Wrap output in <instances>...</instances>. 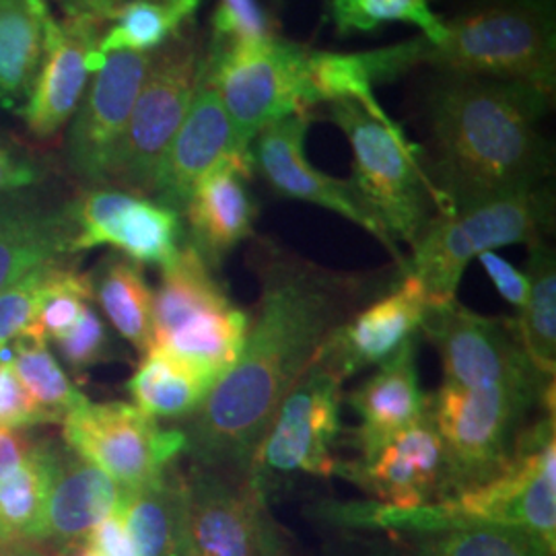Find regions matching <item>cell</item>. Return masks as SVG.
Returning a JSON list of instances; mask_svg holds the SVG:
<instances>
[{"mask_svg":"<svg viewBox=\"0 0 556 556\" xmlns=\"http://www.w3.org/2000/svg\"><path fill=\"white\" fill-rule=\"evenodd\" d=\"M252 266L260 298L243 349L184 429L199 468L252 470L280 402L378 287L369 275L330 270L266 238L254 243Z\"/></svg>","mask_w":556,"mask_h":556,"instance_id":"cell-1","label":"cell"},{"mask_svg":"<svg viewBox=\"0 0 556 556\" xmlns=\"http://www.w3.org/2000/svg\"><path fill=\"white\" fill-rule=\"evenodd\" d=\"M553 98L517 80L439 73L425 96V167L443 213L546 186L553 149L542 122Z\"/></svg>","mask_w":556,"mask_h":556,"instance_id":"cell-2","label":"cell"},{"mask_svg":"<svg viewBox=\"0 0 556 556\" xmlns=\"http://www.w3.org/2000/svg\"><path fill=\"white\" fill-rule=\"evenodd\" d=\"M319 517L338 526L378 528L404 536L472 526H509L530 530L556 548L555 408L523 431L509 464L482 484L417 507L330 501L319 507Z\"/></svg>","mask_w":556,"mask_h":556,"instance_id":"cell-3","label":"cell"},{"mask_svg":"<svg viewBox=\"0 0 556 556\" xmlns=\"http://www.w3.org/2000/svg\"><path fill=\"white\" fill-rule=\"evenodd\" d=\"M420 41V64L438 73L517 80L555 96V0H477L445 21L443 40Z\"/></svg>","mask_w":556,"mask_h":556,"instance_id":"cell-4","label":"cell"},{"mask_svg":"<svg viewBox=\"0 0 556 556\" xmlns=\"http://www.w3.org/2000/svg\"><path fill=\"white\" fill-rule=\"evenodd\" d=\"M328 118L353 149V179L358 197L381 229L415 245L427 225L443 213V202L425 167V151L406 139L386 110H365L357 101L328 103Z\"/></svg>","mask_w":556,"mask_h":556,"instance_id":"cell-5","label":"cell"},{"mask_svg":"<svg viewBox=\"0 0 556 556\" xmlns=\"http://www.w3.org/2000/svg\"><path fill=\"white\" fill-rule=\"evenodd\" d=\"M538 406H555V383L459 386L443 379L427 394V415L445 452L443 497L497 477Z\"/></svg>","mask_w":556,"mask_h":556,"instance_id":"cell-6","label":"cell"},{"mask_svg":"<svg viewBox=\"0 0 556 556\" xmlns=\"http://www.w3.org/2000/svg\"><path fill=\"white\" fill-rule=\"evenodd\" d=\"M555 225L548 186L439 213L406 258L402 275L417 278L433 307L456 301L466 268L484 252L544 241Z\"/></svg>","mask_w":556,"mask_h":556,"instance_id":"cell-7","label":"cell"},{"mask_svg":"<svg viewBox=\"0 0 556 556\" xmlns=\"http://www.w3.org/2000/svg\"><path fill=\"white\" fill-rule=\"evenodd\" d=\"M250 316L188 243L153 291V346L223 378L243 349Z\"/></svg>","mask_w":556,"mask_h":556,"instance_id":"cell-8","label":"cell"},{"mask_svg":"<svg viewBox=\"0 0 556 556\" xmlns=\"http://www.w3.org/2000/svg\"><path fill=\"white\" fill-rule=\"evenodd\" d=\"M206 46L194 21L153 52L103 188L151 197L161 160L199 89Z\"/></svg>","mask_w":556,"mask_h":556,"instance_id":"cell-9","label":"cell"},{"mask_svg":"<svg viewBox=\"0 0 556 556\" xmlns=\"http://www.w3.org/2000/svg\"><path fill=\"white\" fill-rule=\"evenodd\" d=\"M309 54L305 46L273 36L268 40L208 52L204 75L219 93L241 151L278 119L307 116Z\"/></svg>","mask_w":556,"mask_h":556,"instance_id":"cell-10","label":"cell"},{"mask_svg":"<svg viewBox=\"0 0 556 556\" xmlns=\"http://www.w3.org/2000/svg\"><path fill=\"white\" fill-rule=\"evenodd\" d=\"M181 556H289L258 478L192 468Z\"/></svg>","mask_w":556,"mask_h":556,"instance_id":"cell-11","label":"cell"},{"mask_svg":"<svg viewBox=\"0 0 556 556\" xmlns=\"http://www.w3.org/2000/svg\"><path fill=\"white\" fill-rule=\"evenodd\" d=\"M62 425L66 445L124 491L157 484L186 452L181 429H161L157 418L126 402H85Z\"/></svg>","mask_w":556,"mask_h":556,"instance_id":"cell-12","label":"cell"},{"mask_svg":"<svg viewBox=\"0 0 556 556\" xmlns=\"http://www.w3.org/2000/svg\"><path fill=\"white\" fill-rule=\"evenodd\" d=\"M342 381L319 363H312L278 406L260 441L250 475L266 486L270 475L334 477V443L340 422Z\"/></svg>","mask_w":556,"mask_h":556,"instance_id":"cell-13","label":"cell"},{"mask_svg":"<svg viewBox=\"0 0 556 556\" xmlns=\"http://www.w3.org/2000/svg\"><path fill=\"white\" fill-rule=\"evenodd\" d=\"M435 344L443 379L459 386L553 383L526 355L516 319L489 318L452 301L433 307L420 328Z\"/></svg>","mask_w":556,"mask_h":556,"instance_id":"cell-14","label":"cell"},{"mask_svg":"<svg viewBox=\"0 0 556 556\" xmlns=\"http://www.w3.org/2000/svg\"><path fill=\"white\" fill-rule=\"evenodd\" d=\"M71 254L110 245L137 264L167 268L184 245L181 215L149 197L91 188L68 206Z\"/></svg>","mask_w":556,"mask_h":556,"instance_id":"cell-15","label":"cell"},{"mask_svg":"<svg viewBox=\"0 0 556 556\" xmlns=\"http://www.w3.org/2000/svg\"><path fill=\"white\" fill-rule=\"evenodd\" d=\"M153 52L103 54L68 132V165L83 181L103 188L132 114Z\"/></svg>","mask_w":556,"mask_h":556,"instance_id":"cell-16","label":"cell"},{"mask_svg":"<svg viewBox=\"0 0 556 556\" xmlns=\"http://www.w3.org/2000/svg\"><path fill=\"white\" fill-rule=\"evenodd\" d=\"M91 17L56 21L48 13L43 23V59L31 93L20 108L27 132L38 140H54L79 110L89 79L98 71L101 29Z\"/></svg>","mask_w":556,"mask_h":556,"instance_id":"cell-17","label":"cell"},{"mask_svg":"<svg viewBox=\"0 0 556 556\" xmlns=\"http://www.w3.org/2000/svg\"><path fill=\"white\" fill-rule=\"evenodd\" d=\"M309 119L303 114L278 119L266 126L252 142V160L270 188L282 199L309 202L328 208L365 229L369 236L396 260L397 268H404L406 258L396 243L381 229L378 220L367 211L355 186L344 179L332 178L316 169L305 157V135Z\"/></svg>","mask_w":556,"mask_h":556,"instance_id":"cell-18","label":"cell"},{"mask_svg":"<svg viewBox=\"0 0 556 556\" xmlns=\"http://www.w3.org/2000/svg\"><path fill=\"white\" fill-rule=\"evenodd\" d=\"M431 309L433 303L417 278L400 273L396 285L361 305L326 338L314 361L344 383V379L381 365L417 338Z\"/></svg>","mask_w":556,"mask_h":556,"instance_id":"cell-19","label":"cell"},{"mask_svg":"<svg viewBox=\"0 0 556 556\" xmlns=\"http://www.w3.org/2000/svg\"><path fill=\"white\" fill-rule=\"evenodd\" d=\"M337 477L394 507L438 501L443 497L445 452L433 420L425 415L367 459L338 462Z\"/></svg>","mask_w":556,"mask_h":556,"instance_id":"cell-20","label":"cell"},{"mask_svg":"<svg viewBox=\"0 0 556 556\" xmlns=\"http://www.w3.org/2000/svg\"><path fill=\"white\" fill-rule=\"evenodd\" d=\"M254 169L252 151L227 155L199 179L184 206L181 215L188 223L186 243L215 273L223 260L254 236L258 215L256 200L250 192Z\"/></svg>","mask_w":556,"mask_h":556,"instance_id":"cell-21","label":"cell"},{"mask_svg":"<svg viewBox=\"0 0 556 556\" xmlns=\"http://www.w3.org/2000/svg\"><path fill=\"white\" fill-rule=\"evenodd\" d=\"M231 153L248 151L239 149L219 93L202 68L190 110L161 160L151 199L181 215L199 179Z\"/></svg>","mask_w":556,"mask_h":556,"instance_id":"cell-22","label":"cell"},{"mask_svg":"<svg viewBox=\"0 0 556 556\" xmlns=\"http://www.w3.org/2000/svg\"><path fill=\"white\" fill-rule=\"evenodd\" d=\"M349 406L357 413L353 443L367 459L379 447L427 415V394L420 390L417 367V338L378 365V371L355 388Z\"/></svg>","mask_w":556,"mask_h":556,"instance_id":"cell-23","label":"cell"},{"mask_svg":"<svg viewBox=\"0 0 556 556\" xmlns=\"http://www.w3.org/2000/svg\"><path fill=\"white\" fill-rule=\"evenodd\" d=\"M119 501L122 486L116 480L71 447H59L43 517V540L56 542L64 551L77 548L93 528L118 511Z\"/></svg>","mask_w":556,"mask_h":556,"instance_id":"cell-24","label":"cell"},{"mask_svg":"<svg viewBox=\"0 0 556 556\" xmlns=\"http://www.w3.org/2000/svg\"><path fill=\"white\" fill-rule=\"evenodd\" d=\"M420 64V36L357 54L314 52L307 64L312 108L318 103L357 101L365 110H381L376 85L390 83Z\"/></svg>","mask_w":556,"mask_h":556,"instance_id":"cell-25","label":"cell"},{"mask_svg":"<svg viewBox=\"0 0 556 556\" xmlns=\"http://www.w3.org/2000/svg\"><path fill=\"white\" fill-rule=\"evenodd\" d=\"M68 206L43 208L23 200H0V293L36 268L71 254Z\"/></svg>","mask_w":556,"mask_h":556,"instance_id":"cell-26","label":"cell"},{"mask_svg":"<svg viewBox=\"0 0 556 556\" xmlns=\"http://www.w3.org/2000/svg\"><path fill=\"white\" fill-rule=\"evenodd\" d=\"M217 383L213 374L153 346L128 379V392L149 417L190 418Z\"/></svg>","mask_w":556,"mask_h":556,"instance_id":"cell-27","label":"cell"},{"mask_svg":"<svg viewBox=\"0 0 556 556\" xmlns=\"http://www.w3.org/2000/svg\"><path fill=\"white\" fill-rule=\"evenodd\" d=\"M119 517L139 556H181L186 530V478L167 472L157 484L122 489Z\"/></svg>","mask_w":556,"mask_h":556,"instance_id":"cell-28","label":"cell"},{"mask_svg":"<svg viewBox=\"0 0 556 556\" xmlns=\"http://www.w3.org/2000/svg\"><path fill=\"white\" fill-rule=\"evenodd\" d=\"M59 447L34 443L11 472L0 477V546L43 540V517Z\"/></svg>","mask_w":556,"mask_h":556,"instance_id":"cell-29","label":"cell"},{"mask_svg":"<svg viewBox=\"0 0 556 556\" xmlns=\"http://www.w3.org/2000/svg\"><path fill=\"white\" fill-rule=\"evenodd\" d=\"M46 0H0V108H21L43 59Z\"/></svg>","mask_w":556,"mask_h":556,"instance_id":"cell-30","label":"cell"},{"mask_svg":"<svg viewBox=\"0 0 556 556\" xmlns=\"http://www.w3.org/2000/svg\"><path fill=\"white\" fill-rule=\"evenodd\" d=\"M91 285L101 312L119 337L140 355L149 353L153 349V289L140 264L122 254H110L91 275Z\"/></svg>","mask_w":556,"mask_h":556,"instance_id":"cell-31","label":"cell"},{"mask_svg":"<svg viewBox=\"0 0 556 556\" xmlns=\"http://www.w3.org/2000/svg\"><path fill=\"white\" fill-rule=\"evenodd\" d=\"M526 277L530 289L516 318L517 334L538 371L548 379H555L556 260L546 239L530 245Z\"/></svg>","mask_w":556,"mask_h":556,"instance_id":"cell-32","label":"cell"},{"mask_svg":"<svg viewBox=\"0 0 556 556\" xmlns=\"http://www.w3.org/2000/svg\"><path fill=\"white\" fill-rule=\"evenodd\" d=\"M200 0H128L101 36L100 54L155 52L194 21Z\"/></svg>","mask_w":556,"mask_h":556,"instance_id":"cell-33","label":"cell"},{"mask_svg":"<svg viewBox=\"0 0 556 556\" xmlns=\"http://www.w3.org/2000/svg\"><path fill=\"white\" fill-rule=\"evenodd\" d=\"M408 556H555L556 548L523 528L472 526L406 534Z\"/></svg>","mask_w":556,"mask_h":556,"instance_id":"cell-34","label":"cell"},{"mask_svg":"<svg viewBox=\"0 0 556 556\" xmlns=\"http://www.w3.org/2000/svg\"><path fill=\"white\" fill-rule=\"evenodd\" d=\"M13 369L29 396L52 418V422H62L73 410L89 402V397L80 394L68 376L62 371L59 361L48 351L46 340L34 337L17 338Z\"/></svg>","mask_w":556,"mask_h":556,"instance_id":"cell-35","label":"cell"},{"mask_svg":"<svg viewBox=\"0 0 556 556\" xmlns=\"http://www.w3.org/2000/svg\"><path fill=\"white\" fill-rule=\"evenodd\" d=\"M338 34H365L383 23L415 25L433 43L443 40L445 21L433 13L429 0H330Z\"/></svg>","mask_w":556,"mask_h":556,"instance_id":"cell-36","label":"cell"},{"mask_svg":"<svg viewBox=\"0 0 556 556\" xmlns=\"http://www.w3.org/2000/svg\"><path fill=\"white\" fill-rule=\"evenodd\" d=\"M93 299L91 275L79 273L75 266L64 264L62 260L48 266L43 280V298H41L38 318L23 337L48 338L60 337L71 330L89 301Z\"/></svg>","mask_w":556,"mask_h":556,"instance_id":"cell-37","label":"cell"},{"mask_svg":"<svg viewBox=\"0 0 556 556\" xmlns=\"http://www.w3.org/2000/svg\"><path fill=\"white\" fill-rule=\"evenodd\" d=\"M277 36L258 0H219L213 13V38L208 52H223Z\"/></svg>","mask_w":556,"mask_h":556,"instance_id":"cell-38","label":"cell"},{"mask_svg":"<svg viewBox=\"0 0 556 556\" xmlns=\"http://www.w3.org/2000/svg\"><path fill=\"white\" fill-rule=\"evenodd\" d=\"M54 342L59 346L60 357L75 374L116 357L108 326L91 307V303L80 314L79 321L64 334L54 338Z\"/></svg>","mask_w":556,"mask_h":556,"instance_id":"cell-39","label":"cell"},{"mask_svg":"<svg viewBox=\"0 0 556 556\" xmlns=\"http://www.w3.org/2000/svg\"><path fill=\"white\" fill-rule=\"evenodd\" d=\"M48 266L36 268L0 293V351L7 342L23 337L38 318Z\"/></svg>","mask_w":556,"mask_h":556,"instance_id":"cell-40","label":"cell"},{"mask_svg":"<svg viewBox=\"0 0 556 556\" xmlns=\"http://www.w3.org/2000/svg\"><path fill=\"white\" fill-rule=\"evenodd\" d=\"M43 178V161L20 140L0 132V200L38 186Z\"/></svg>","mask_w":556,"mask_h":556,"instance_id":"cell-41","label":"cell"},{"mask_svg":"<svg viewBox=\"0 0 556 556\" xmlns=\"http://www.w3.org/2000/svg\"><path fill=\"white\" fill-rule=\"evenodd\" d=\"M48 422H52V418L29 396L13 369V363L0 361V427L29 429Z\"/></svg>","mask_w":556,"mask_h":556,"instance_id":"cell-42","label":"cell"},{"mask_svg":"<svg viewBox=\"0 0 556 556\" xmlns=\"http://www.w3.org/2000/svg\"><path fill=\"white\" fill-rule=\"evenodd\" d=\"M477 260L482 264L486 277L491 278L498 295L519 312L526 303L528 289H530L526 273L517 270L509 260L503 258L497 252H484Z\"/></svg>","mask_w":556,"mask_h":556,"instance_id":"cell-43","label":"cell"},{"mask_svg":"<svg viewBox=\"0 0 556 556\" xmlns=\"http://www.w3.org/2000/svg\"><path fill=\"white\" fill-rule=\"evenodd\" d=\"M85 544L96 556H139L118 511L93 528Z\"/></svg>","mask_w":556,"mask_h":556,"instance_id":"cell-44","label":"cell"},{"mask_svg":"<svg viewBox=\"0 0 556 556\" xmlns=\"http://www.w3.org/2000/svg\"><path fill=\"white\" fill-rule=\"evenodd\" d=\"M68 17H91L110 23L128 0H56Z\"/></svg>","mask_w":556,"mask_h":556,"instance_id":"cell-45","label":"cell"},{"mask_svg":"<svg viewBox=\"0 0 556 556\" xmlns=\"http://www.w3.org/2000/svg\"><path fill=\"white\" fill-rule=\"evenodd\" d=\"M31 447L34 443L20 429L0 427V477L20 466Z\"/></svg>","mask_w":556,"mask_h":556,"instance_id":"cell-46","label":"cell"},{"mask_svg":"<svg viewBox=\"0 0 556 556\" xmlns=\"http://www.w3.org/2000/svg\"><path fill=\"white\" fill-rule=\"evenodd\" d=\"M4 556H46L41 555L38 548H34L31 544H11L4 546Z\"/></svg>","mask_w":556,"mask_h":556,"instance_id":"cell-47","label":"cell"},{"mask_svg":"<svg viewBox=\"0 0 556 556\" xmlns=\"http://www.w3.org/2000/svg\"><path fill=\"white\" fill-rule=\"evenodd\" d=\"M68 556H96V553L87 546V544H80L77 548H73V551H68Z\"/></svg>","mask_w":556,"mask_h":556,"instance_id":"cell-48","label":"cell"},{"mask_svg":"<svg viewBox=\"0 0 556 556\" xmlns=\"http://www.w3.org/2000/svg\"><path fill=\"white\" fill-rule=\"evenodd\" d=\"M0 556H4V546H0Z\"/></svg>","mask_w":556,"mask_h":556,"instance_id":"cell-49","label":"cell"},{"mask_svg":"<svg viewBox=\"0 0 556 556\" xmlns=\"http://www.w3.org/2000/svg\"><path fill=\"white\" fill-rule=\"evenodd\" d=\"M429 2H431V0H429Z\"/></svg>","mask_w":556,"mask_h":556,"instance_id":"cell-50","label":"cell"}]
</instances>
